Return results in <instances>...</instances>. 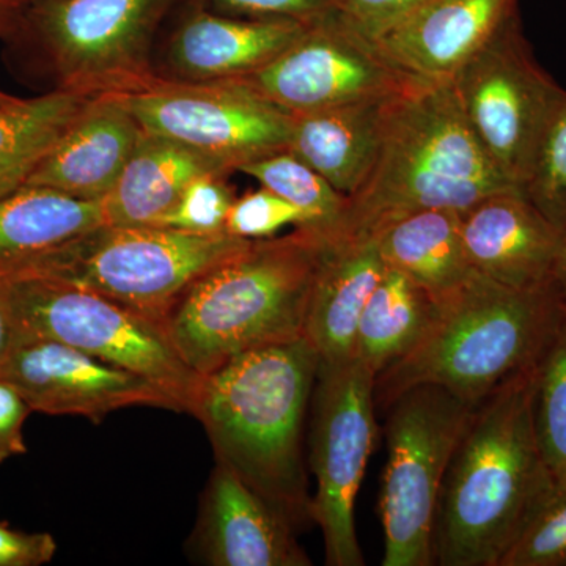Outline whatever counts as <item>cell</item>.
<instances>
[{"label": "cell", "instance_id": "cell-2", "mask_svg": "<svg viewBox=\"0 0 566 566\" xmlns=\"http://www.w3.org/2000/svg\"><path fill=\"white\" fill-rule=\"evenodd\" d=\"M318 371L307 338L238 354L205 375L193 416L229 465L294 528L314 523L304 424Z\"/></svg>", "mask_w": 566, "mask_h": 566}, {"label": "cell", "instance_id": "cell-18", "mask_svg": "<svg viewBox=\"0 0 566 566\" xmlns=\"http://www.w3.org/2000/svg\"><path fill=\"white\" fill-rule=\"evenodd\" d=\"M294 527L245 485L229 465L216 461L192 536L193 551L212 566H308L311 558Z\"/></svg>", "mask_w": 566, "mask_h": 566}, {"label": "cell", "instance_id": "cell-19", "mask_svg": "<svg viewBox=\"0 0 566 566\" xmlns=\"http://www.w3.org/2000/svg\"><path fill=\"white\" fill-rule=\"evenodd\" d=\"M144 129L122 95L88 98L25 186L84 200H103L114 188Z\"/></svg>", "mask_w": 566, "mask_h": 566}, {"label": "cell", "instance_id": "cell-7", "mask_svg": "<svg viewBox=\"0 0 566 566\" xmlns=\"http://www.w3.org/2000/svg\"><path fill=\"white\" fill-rule=\"evenodd\" d=\"M2 281L18 338H48L117 365L158 386L178 411L193 415L203 376L181 359L163 323L57 279L17 275Z\"/></svg>", "mask_w": 566, "mask_h": 566}, {"label": "cell", "instance_id": "cell-29", "mask_svg": "<svg viewBox=\"0 0 566 566\" xmlns=\"http://www.w3.org/2000/svg\"><path fill=\"white\" fill-rule=\"evenodd\" d=\"M521 192L566 238V91L543 134Z\"/></svg>", "mask_w": 566, "mask_h": 566}, {"label": "cell", "instance_id": "cell-6", "mask_svg": "<svg viewBox=\"0 0 566 566\" xmlns=\"http://www.w3.org/2000/svg\"><path fill=\"white\" fill-rule=\"evenodd\" d=\"M181 0H35L17 44L52 91L133 95L161 80L155 46Z\"/></svg>", "mask_w": 566, "mask_h": 566}, {"label": "cell", "instance_id": "cell-10", "mask_svg": "<svg viewBox=\"0 0 566 566\" xmlns=\"http://www.w3.org/2000/svg\"><path fill=\"white\" fill-rule=\"evenodd\" d=\"M376 376L359 359L318 364L312 416L311 468L316 479L312 517L322 528L329 566H364L354 505L375 449Z\"/></svg>", "mask_w": 566, "mask_h": 566}, {"label": "cell", "instance_id": "cell-35", "mask_svg": "<svg viewBox=\"0 0 566 566\" xmlns=\"http://www.w3.org/2000/svg\"><path fill=\"white\" fill-rule=\"evenodd\" d=\"M57 543L50 534H28L0 524V566L50 564Z\"/></svg>", "mask_w": 566, "mask_h": 566}, {"label": "cell", "instance_id": "cell-38", "mask_svg": "<svg viewBox=\"0 0 566 566\" xmlns=\"http://www.w3.org/2000/svg\"><path fill=\"white\" fill-rule=\"evenodd\" d=\"M28 3L24 0H0V40L11 41L20 31Z\"/></svg>", "mask_w": 566, "mask_h": 566}, {"label": "cell", "instance_id": "cell-25", "mask_svg": "<svg viewBox=\"0 0 566 566\" xmlns=\"http://www.w3.org/2000/svg\"><path fill=\"white\" fill-rule=\"evenodd\" d=\"M87 99L62 91L0 99V199L25 186Z\"/></svg>", "mask_w": 566, "mask_h": 566}, {"label": "cell", "instance_id": "cell-15", "mask_svg": "<svg viewBox=\"0 0 566 566\" xmlns=\"http://www.w3.org/2000/svg\"><path fill=\"white\" fill-rule=\"evenodd\" d=\"M307 22L227 17L181 0L156 74L177 82L241 80L274 61Z\"/></svg>", "mask_w": 566, "mask_h": 566}, {"label": "cell", "instance_id": "cell-4", "mask_svg": "<svg viewBox=\"0 0 566 566\" xmlns=\"http://www.w3.org/2000/svg\"><path fill=\"white\" fill-rule=\"evenodd\" d=\"M562 307L551 286L512 289L472 273L436 300L419 342L376 376V409L386 411L398 395L423 385L444 387L479 406L536 363Z\"/></svg>", "mask_w": 566, "mask_h": 566}, {"label": "cell", "instance_id": "cell-1", "mask_svg": "<svg viewBox=\"0 0 566 566\" xmlns=\"http://www.w3.org/2000/svg\"><path fill=\"white\" fill-rule=\"evenodd\" d=\"M534 365L506 379L469 420L439 491L433 565L501 566L553 490L535 427Z\"/></svg>", "mask_w": 566, "mask_h": 566}, {"label": "cell", "instance_id": "cell-11", "mask_svg": "<svg viewBox=\"0 0 566 566\" xmlns=\"http://www.w3.org/2000/svg\"><path fill=\"white\" fill-rule=\"evenodd\" d=\"M450 82L476 139L521 191L565 88L536 62L520 14Z\"/></svg>", "mask_w": 566, "mask_h": 566}, {"label": "cell", "instance_id": "cell-31", "mask_svg": "<svg viewBox=\"0 0 566 566\" xmlns=\"http://www.w3.org/2000/svg\"><path fill=\"white\" fill-rule=\"evenodd\" d=\"M229 172L211 170L193 178L174 210L164 219L163 227L193 234L226 232L227 216L237 199L227 178Z\"/></svg>", "mask_w": 566, "mask_h": 566}, {"label": "cell", "instance_id": "cell-9", "mask_svg": "<svg viewBox=\"0 0 566 566\" xmlns=\"http://www.w3.org/2000/svg\"><path fill=\"white\" fill-rule=\"evenodd\" d=\"M475 408L433 385L411 387L387 406V463L379 494L382 566L433 565L439 491Z\"/></svg>", "mask_w": 566, "mask_h": 566}, {"label": "cell", "instance_id": "cell-27", "mask_svg": "<svg viewBox=\"0 0 566 566\" xmlns=\"http://www.w3.org/2000/svg\"><path fill=\"white\" fill-rule=\"evenodd\" d=\"M238 172L255 178L305 216V227L333 237L340 229L346 197L335 191L322 175L315 172L292 151L275 153L244 164Z\"/></svg>", "mask_w": 566, "mask_h": 566}, {"label": "cell", "instance_id": "cell-16", "mask_svg": "<svg viewBox=\"0 0 566 566\" xmlns=\"http://www.w3.org/2000/svg\"><path fill=\"white\" fill-rule=\"evenodd\" d=\"M461 238L474 273L520 290L551 286L565 241L520 189L491 193L461 212Z\"/></svg>", "mask_w": 566, "mask_h": 566}, {"label": "cell", "instance_id": "cell-12", "mask_svg": "<svg viewBox=\"0 0 566 566\" xmlns=\"http://www.w3.org/2000/svg\"><path fill=\"white\" fill-rule=\"evenodd\" d=\"M238 81L289 114L390 98L430 82L398 69L344 10L308 21L274 61Z\"/></svg>", "mask_w": 566, "mask_h": 566}, {"label": "cell", "instance_id": "cell-40", "mask_svg": "<svg viewBox=\"0 0 566 566\" xmlns=\"http://www.w3.org/2000/svg\"><path fill=\"white\" fill-rule=\"evenodd\" d=\"M7 93L0 92V99L6 98Z\"/></svg>", "mask_w": 566, "mask_h": 566}, {"label": "cell", "instance_id": "cell-23", "mask_svg": "<svg viewBox=\"0 0 566 566\" xmlns=\"http://www.w3.org/2000/svg\"><path fill=\"white\" fill-rule=\"evenodd\" d=\"M211 170L232 174L202 153L144 132L114 188L102 200L104 223L163 227L186 186Z\"/></svg>", "mask_w": 566, "mask_h": 566}, {"label": "cell", "instance_id": "cell-30", "mask_svg": "<svg viewBox=\"0 0 566 566\" xmlns=\"http://www.w3.org/2000/svg\"><path fill=\"white\" fill-rule=\"evenodd\" d=\"M501 566H566V480L554 482Z\"/></svg>", "mask_w": 566, "mask_h": 566}, {"label": "cell", "instance_id": "cell-21", "mask_svg": "<svg viewBox=\"0 0 566 566\" xmlns=\"http://www.w3.org/2000/svg\"><path fill=\"white\" fill-rule=\"evenodd\" d=\"M397 96L290 114L289 151L322 175L335 191L353 196L374 169Z\"/></svg>", "mask_w": 566, "mask_h": 566}, {"label": "cell", "instance_id": "cell-14", "mask_svg": "<svg viewBox=\"0 0 566 566\" xmlns=\"http://www.w3.org/2000/svg\"><path fill=\"white\" fill-rule=\"evenodd\" d=\"M0 379L13 386L32 411L87 417L93 423L132 406L178 411L172 398L148 379L48 338H18Z\"/></svg>", "mask_w": 566, "mask_h": 566}, {"label": "cell", "instance_id": "cell-28", "mask_svg": "<svg viewBox=\"0 0 566 566\" xmlns=\"http://www.w3.org/2000/svg\"><path fill=\"white\" fill-rule=\"evenodd\" d=\"M536 433L554 482L566 480V304L534 365Z\"/></svg>", "mask_w": 566, "mask_h": 566}, {"label": "cell", "instance_id": "cell-17", "mask_svg": "<svg viewBox=\"0 0 566 566\" xmlns=\"http://www.w3.org/2000/svg\"><path fill=\"white\" fill-rule=\"evenodd\" d=\"M516 14L520 0H427L368 36L406 73L450 81Z\"/></svg>", "mask_w": 566, "mask_h": 566}, {"label": "cell", "instance_id": "cell-24", "mask_svg": "<svg viewBox=\"0 0 566 566\" xmlns=\"http://www.w3.org/2000/svg\"><path fill=\"white\" fill-rule=\"evenodd\" d=\"M370 237L387 266L419 283L434 301L474 273L465 259L461 211L434 208L409 212Z\"/></svg>", "mask_w": 566, "mask_h": 566}, {"label": "cell", "instance_id": "cell-39", "mask_svg": "<svg viewBox=\"0 0 566 566\" xmlns=\"http://www.w3.org/2000/svg\"><path fill=\"white\" fill-rule=\"evenodd\" d=\"M551 289L557 294L558 300L566 304V238L562 251L558 253L556 268H554Z\"/></svg>", "mask_w": 566, "mask_h": 566}, {"label": "cell", "instance_id": "cell-37", "mask_svg": "<svg viewBox=\"0 0 566 566\" xmlns=\"http://www.w3.org/2000/svg\"><path fill=\"white\" fill-rule=\"evenodd\" d=\"M18 333L14 326L13 312L7 293L6 282L0 279V368L7 363L14 345H17Z\"/></svg>", "mask_w": 566, "mask_h": 566}, {"label": "cell", "instance_id": "cell-3", "mask_svg": "<svg viewBox=\"0 0 566 566\" xmlns=\"http://www.w3.org/2000/svg\"><path fill=\"white\" fill-rule=\"evenodd\" d=\"M327 234L249 240L186 290L166 319L181 359L208 375L238 354L304 337Z\"/></svg>", "mask_w": 566, "mask_h": 566}, {"label": "cell", "instance_id": "cell-5", "mask_svg": "<svg viewBox=\"0 0 566 566\" xmlns=\"http://www.w3.org/2000/svg\"><path fill=\"white\" fill-rule=\"evenodd\" d=\"M509 189L517 188L476 139L452 82H427L394 99L378 159L364 185L346 197L335 234L370 237L409 212H463Z\"/></svg>", "mask_w": 566, "mask_h": 566}, {"label": "cell", "instance_id": "cell-33", "mask_svg": "<svg viewBox=\"0 0 566 566\" xmlns=\"http://www.w3.org/2000/svg\"><path fill=\"white\" fill-rule=\"evenodd\" d=\"M212 13L251 20L312 21L342 10L340 0H182Z\"/></svg>", "mask_w": 566, "mask_h": 566}, {"label": "cell", "instance_id": "cell-8", "mask_svg": "<svg viewBox=\"0 0 566 566\" xmlns=\"http://www.w3.org/2000/svg\"><path fill=\"white\" fill-rule=\"evenodd\" d=\"M248 241L227 232L102 226L20 275L73 283L166 326L186 290Z\"/></svg>", "mask_w": 566, "mask_h": 566}, {"label": "cell", "instance_id": "cell-34", "mask_svg": "<svg viewBox=\"0 0 566 566\" xmlns=\"http://www.w3.org/2000/svg\"><path fill=\"white\" fill-rule=\"evenodd\" d=\"M32 408L9 382L0 379V463L24 455V423Z\"/></svg>", "mask_w": 566, "mask_h": 566}, {"label": "cell", "instance_id": "cell-32", "mask_svg": "<svg viewBox=\"0 0 566 566\" xmlns=\"http://www.w3.org/2000/svg\"><path fill=\"white\" fill-rule=\"evenodd\" d=\"M286 226L305 227L303 211L262 186L234 199L226 232L243 240H264Z\"/></svg>", "mask_w": 566, "mask_h": 566}, {"label": "cell", "instance_id": "cell-13", "mask_svg": "<svg viewBox=\"0 0 566 566\" xmlns=\"http://www.w3.org/2000/svg\"><path fill=\"white\" fill-rule=\"evenodd\" d=\"M123 98L145 133L186 145L232 172L289 151L292 115L243 81L159 80Z\"/></svg>", "mask_w": 566, "mask_h": 566}, {"label": "cell", "instance_id": "cell-20", "mask_svg": "<svg viewBox=\"0 0 566 566\" xmlns=\"http://www.w3.org/2000/svg\"><path fill=\"white\" fill-rule=\"evenodd\" d=\"M386 270L374 237L327 238L304 333L318 364L353 359L360 315Z\"/></svg>", "mask_w": 566, "mask_h": 566}, {"label": "cell", "instance_id": "cell-41", "mask_svg": "<svg viewBox=\"0 0 566 566\" xmlns=\"http://www.w3.org/2000/svg\"><path fill=\"white\" fill-rule=\"evenodd\" d=\"M24 2L29 6V3L35 2V0H24Z\"/></svg>", "mask_w": 566, "mask_h": 566}, {"label": "cell", "instance_id": "cell-36", "mask_svg": "<svg viewBox=\"0 0 566 566\" xmlns=\"http://www.w3.org/2000/svg\"><path fill=\"white\" fill-rule=\"evenodd\" d=\"M427 0H340L342 10L367 35L381 31L406 14L419 9Z\"/></svg>", "mask_w": 566, "mask_h": 566}, {"label": "cell", "instance_id": "cell-26", "mask_svg": "<svg viewBox=\"0 0 566 566\" xmlns=\"http://www.w3.org/2000/svg\"><path fill=\"white\" fill-rule=\"evenodd\" d=\"M434 305L419 283L387 266L360 315L354 357L378 376L419 342Z\"/></svg>", "mask_w": 566, "mask_h": 566}, {"label": "cell", "instance_id": "cell-22", "mask_svg": "<svg viewBox=\"0 0 566 566\" xmlns=\"http://www.w3.org/2000/svg\"><path fill=\"white\" fill-rule=\"evenodd\" d=\"M102 226V200L22 186L0 199V279L28 273Z\"/></svg>", "mask_w": 566, "mask_h": 566}]
</instances>
